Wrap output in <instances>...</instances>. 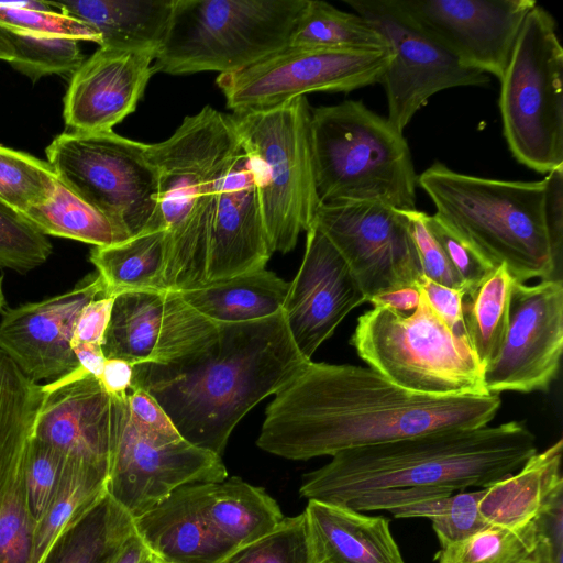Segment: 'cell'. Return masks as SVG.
<instances>
[{"label":"cell","instance_id":"obj_37","mask_svg":"<svg viewBox=\"0 0 563 563\" xmlns=\"http://www.w3.org/2000/svg\"><path fill=\"white\" fill-rule=\"evenodd\" d=\"M59 181L48 162L0 145V202L25 213L47 201Z\"/></svg>","mask_w":563,"mask_h":563},{"label":"cell","instance_id":"obj_45","mask_svg":"<svg viewBox=\"0 0 563 563\" xmlns=\"http://www.w3.org/2000/svg\"><path fill=\"white\" fill-rule=\"evenodd\" d=\"M409 221L411 234L418 251L422 275L430 280L453 289H463L466 286L460 275L450 264L442 247L429 231L423 211L417 209L406 211Z\"/></svg>","mask_w":563,"mask_h":563},{"label":"cell","instance_id":"obj_31","mask_svg":"<svg viewBox=\"0 0 563 563\" xmlns=\"http://www.w3.org/2000/svg\"><path fill=\"white\" fill-rule=\"evenodd\" d=\"M108 495V471L67 457L57 488L36 525L29 563H46L58 541Z\"/></svg>","mask_w":563,"mask_h":563},{"label":"cell","instance_id":"obj_8","mask_svg":"<svg viewBox=\"0 0 563 563\" xmlns=\"http://www.w3.org/2000/svg\"><path fill=\"white\" fill-rule=\"evenodd\" d=\"M308 0H175L154 71L234 73L289 44Z\"/></svg>","mask_w":563,"mask_h":563},{"label":"cell","instance_id":"obj_35","mask_svg":"<svg viewBox=\"0 0 563 563\" xmlns=\"http://www.w3.org/2000/svg\"><path fill=\"white\" fill-rule=\"evenodd\" d=\"M44 235L109 246L128 240L100 211L60 180L51 198L22 214Z\"/></svg>","mask_w":563,"mask_h":563},{"label":"cell","instance_id":"obj_11","mask_svg":"<svg viewBox=\"0 0 563 563\" xmlns=\"http://www.w3.org/2000/svg\"><path fill=\"white\" fill-rule=\"evenodd\" d=\"M499 80L504 135L514 157L541 174L563 168V48L542 7L527 14Z\"/></svg>","mask_w":563,"mask_h":563},{"label":"cell","instance_id":"obj_5","mask_svg":"<svg viewBox=\"0 0 563 563\" xmlns=\"http://www.w3.org/2000/svg\"><path fill=\"white\" fill-rule=\"evenodd\" d=\"M240 147L233 117L210 106L187 115L165 141L146 144L158 174L156 222L167 235V289L207 283L214 207Z\"/></svg>","mask_w":563,"mask_h":563},{"label":"cell","instance_id":"obj_18","mask_svg":"<svg viewBox=\"0 0 563 563\" xmlns=\"http://www.w3.org/2000/svg\"><path fill=\"white\" fill-rule=\"evenodd\" d=\"M216 329L177 291H126L114 297L102 351L133 366L168 364L200 350Z\"/></svg>","mask_w":563,"mask_h":563},{"label":"cell","instance_id":"obj_54","mask_svg":"<svg viewBox=\"0 0 563 563\" xmlns=\"http://www.w3.org/2000/svg\"><path fill=\"white\" fill-rule=\"evenodd\" d=\"M13 58V48L7 38L4 31L0 27V59L10 62Z\"/></svg>","mask_w":563,"mask_h":563},{"label":"cell","instance_id":"obj_34","mask_svg":"<svg viewBox=\"0 0 563 563\" xmlns=\"http://www.w3.org/2000/svg\"><path fill=\"white\" fill-rule=\"evenodd\" d=\"M288 46L351 52L389 49L384 36L363 16L319 0H308Z\"/></svg>","mask_w":563,"mask_h":563},{"label":"cell","instance_id":"obj_21","mask_svg":"<svg viewBox=\"0 0 563 563\" xmlns=\"http://www.w3.org/2000/svg\"><path fill=\"white\" fill-rule=\"evenodd\" d=\"M301 265L283 305L289 334L308 361L343 319L366 302L346 262L313 223Z\"/></svg>","mask_w":563,"mask_h":563},{"label":"cell","instance_id":"obj_27","mask_svg":"<svg viewBox=\"0 0 563 563\" xmlns=\"http://www.w3.org/2000/svg\"><path fill=\"white\" fill-rule=\"evenodd\" d=\"M48 3L87 24L98 34L99 46L157 53L166 36L175 0H62Z\"/></svg>","mask_w":563,"mask_h":563},{"label":"cell","instance_id":"obj_46","mask_svg":"<svg viewBox=\"0 0 563 563\" xmlns=\"http://www.w3.org/2000/svg\"><path fill=\"white\" fill-rule=\"evenodd\" d=\"M426 224L442 247L452 267L466 286V291L477 286L494 269L461 242L435 214H424ZM465 291V292H466Z\"/></svg>","mask_w":563,"mask_h":563},{"label":"cell","instance_id":"obj_48","mask_svg":"<svg viewBox=\"0 0 563 563\" xmlns=\"http://www.w3.org/2000/svg\"><path fill=\"white\" fill-rule=\"evenodd\" d=\"M416 286L424 295L434 313L450 330L457 338L468 342L462 312V300L465 290L448 288L424 276L420 277Z\"/></svg>","mask_w":563,"mask_h":563},{"label":"cell","instance_id":"obj_29","mask_svg":"<svg viewBox=\"0 0 563 563\" xmlns=\"http://www.w3.org/2000/svg\"><path fill=\"white\" fill-rule=\"evenodd\" d=\"M46 395V385L26 377L0 350V495L24 479L29 449Z\"/></svg>","mask_w":563,"mask_h":563},{"label":"cell","instance_id":"obj_7","mask_svg":"<svg viewBox=\"0 0 563 563\" xmlns=\"http://www.w3.org/2000/svg\"><path fill=\"white\" fill-rule=\"evenodd\" d=\"M284 518L263 487L232 476L185 484L134 522L148 550L164 563H221Z\"/></svg>","mask_w":563,"mask_h":563},{"label":"cell","instance_id":"obj_10","mask_svg":"<svg viewBox=\"0 0 563 563\" xmlns=\"http://www.w3.org/2000/svg\"><path fill=\"white\" fill-rule=\"evenodd\" d=\"M306 97L234 113L233 120L258 180L262 214L272 254L288 253L313 224L317 195Z\"/></svg>","mask_w":563,"mask_h":563},{"label":"cell","instance_id":"obj_43","mask_svg":"<svg viewBox=\"0 0 563 563\" xmlns=\"http://www.w3.org/2000/svg\"><path fill=\"white\" fill-rule=\"evenodd\" d=\"M67 456L33 439L24 470L25 487L35 527L47 510L60 479Z\"/></svg>","mask_w":563,"mask_h":563},{"label":"cell","instance_id":"obj_41","mask_svg":"<svg viewBox=\"0 0 563 563\" xmlns=\"http://www.w3.org/2000/svg\"><path fill=\"white\" fill-rule=\"evenodd\" d=\"M52 252L46 235L0 202V268L26 273L44 264Z\"/></svg>","mask_w":563,"mask_h":563},{"label":"cell","instance_id":"obj_24","mask_svg":"<svg viewBox=\"0 0 563 563\" xmlns=\"http://www.w3.org/2000/svg\"><path fill=\"white\" fill-rule=\"evenodd\" d=\"M271 255L257 172L241 144L218 194L209 235L206 284L265 268Z\"/></svg>","mask_w":563,"mask_h":563},{"label":"cell","instance_id":"obj_30","mask_svg":"<svg viewBox=\"0 0 563 563\" xmlns=\"http://www.w3.org/2000/svg\"><path fill=\"white\" fill-rule=\"evenodd\" d=\"M289 283L266 268L177 291L213 323H241L282 311Z\"/></svg>","mask_w":563,"mask_h":563},{"label":"cell","instance_id":"obj_1","mask_svg":"<svg viewBox=\"0 0 563 563\" xmlns=\"http://www.w3.org/2000/svg\"><path fill=\"white\" fill-rule=\"evenodd\" d=\"M500 406L499 395H417L368 366L311 360L275 394L256 444L305 461L431 431L486 427Z\"/></svg>","mask_w":563,"mask_h":563},{"label":"cell","instance_id":"obj_3","mask_svg":"<svg viewBox=\"0 0 563 563\" xmlns=\"http://www.w3.org/2000/svg\"><path fill=\"white\" fill-rule=\"evenodd\" d=\"M307 362L280 311L256 321L217 323L200 350L168 364L134 365L131 386L158 401L183 439L221 456L240 420Z\"/></svg>","mask_w":563,"mask_h":563},{"label":"cell","instance_id":"obj_44","mask_svg":"<svg viewBox=\"0 0 563 563\" xmlns=\"http://www.w3.org/2000/svg\"><path fill=\"white\" fill-rule=\"evenodd\" d=\"M483 495L484 488H481L446 497L441 512L431 519L441 548L460 542L489 525L479 512Z\"/></svg>","mask_w":563,"mask_h":563},{"label":"cell","instance_id":"obj_4","mask_svg":"<svg viewBox=\"0 0 563 563\" xmlns=\"http://www.w3.org/2000/svg\"><path fill=\"white\" fill-rule=\"evenodd\" d=\"M441 222L493 269L515 282L549 279L563 244V168L539 181L492 179L434 163L418 176Z\"/></svg>","mask_w":563,"mask_h":563},{"label":"cell","instance_id":"obj_36","mask_svg":"<svg viewBox=\"0 0 563 563\" xmlns=\"http://www.w3.org/2000/svg\"><path fill=\"white\" fill-rule=\"evenodd\" d=\"M135 532L134 518L108 493L75 528L57 563H107Z\"/></svg>","mask_w":563,"mask_h":563},{"label":"cell","instance_id":"obj_32","mask_svg":"<svg viewBox=\"0 0 563 563\" xmlns=\"http://www.w3.org/2000/svg\"><path fill=\"white\" fill-rule=\"evenodd\" d=\"M90 263L103 284V296L126 291L169 290L166 285L167 235L150 229L121 243L93 246Z\"/></svg>","mask_w":563,"mask_h":563},{"label":"cell","instance_id":"obj_40","mask_svg":"<svg viewBox=\"0 0 563 563\" xmlns=\"http://www.w3.org/2000/svg\"><path fill=\"white\" fill-rule=\"evenodd\" d=\"M221 563H313L305 514L284 518L269 533L239 548Z\"/></svg>","mask_w":563,"mask_h":563},{"label":"cell","instance_id":"obj_28","mask_svg":"<svg viewBox=\"0 0 563 563\" xmlns=\"http://www.w3.org/2000/svg\"><path fill=\"white\" fill-rule=\"evenodd\" d=\"M563 439L536 452L515 473L484 488L479 512L489 525L518 527L563 493Z\"/></svg>","mask_w":563,"mask_h":563},{"label":"cell","instance_id":"obj_19","mask_svg":"<svg viewBox=\"0 0 563 563\" xmlns=\"http://www.w3.org/2000/svg\"><path fill=\"white\" fill-rule=\"evenodd\" d=\"M464 66L500 79L533 0H397Z\"/></svg>","mask_w":563,"mask_h":563},{"label":"cell","instance_id":"obj_12","mask_svg":"<svg viewBox=\"0 0 563 563\" xmlns=\"http://www.w3.org/2000/svg\"><path fill=\"white\" fill-rule=\"evenodd\" d=\"M46 156L59 180L126 239L159 229L158 174L146 144L113 131H70L53 139Z\"/></svg>","mask_w":563,"mask_h":563},{"label":"cell","instance_id":"obj_15","mask_svg":"<svg viewBox=\"0 0 563 563\" xmlns=\"http://www.w3.org/2000/svg\"><path fill=\"white\" fill-rule=\"evenodd\" d=\"M313 223L342 255L366 302L415 287L423 276L405 210L376 201L329 202L319 206Z\"/></svg>","mask_w":563,"mask_h":563},{"label":"cell","instance_id":"obj_49","mask_svg":"<svg viewBox=\"0 0 563 563\" xmlns=\"http://www.w3.org/2000/svg\"><path fill=\"white\" fill-rule=\"evenodd\" d=\"M114 297H99L87 303L75 325L70 345L95 344L102 346L109 325Z\"/></svg>","mask_w":563,"mask_h":563},{"label":"cell","instance_id":"obj_39","mask_svg":"<svg viewBox=\"0 0 563 563\" xmlns=\"http://www.w3.org/2000/svg\"><path fill=\"white\" fill-rule=\"evenodd\" d=\"M0 27L14 33L56 35L100 44L87 24L65 14L48 1H0Z\"/></svg>","mask_w":563,"mask_h":563},{"label":"cell","instance_id":"obj_56","mask_svg":"<svg viewBox=\"0 0 563 563\" xmlns=\"http://www.w3.org/2000/svg\"><path fill=\"white\" fill-rule=\"evenodd\" d=\"M144 563H164V562L152 553V555Z\"/></svg>","mask_w":563,"mask_h":563},{"label":"cell","instance_id":"obj_6","mask_svg":"<svg viewBox=\"0 0 563 563\" xmlns=\"http://www.w3.org/2000/svg\"><path fill=\"white\" fill-rule=\"evenodd\" d=\"M310 135L320 205L376 201L416 209L418 176L404 133L363 101L311 109Z\"/></svg>","mask_w":563,"mask_h":563},{"label":"cell","instance_id":"obj_42","mask_svg":"<svg viewBox=\"0 0 563 563\" xmlns=\"http://www.w3.org/2000/svg\"><path fill=\"white\" fill-rule=\"evenodd\" d=\"M34 531L23 479L0 495V563H29Z\"/></svg>","mask_w":563,"mask_h":563},{"label":"cell","instance_id":"obj_53","mask_svg":"<svg viewBox=\"0 0 563 563\" xmlns=\"http://www.w3.org/2000/svg\"><path fill=\"white\" fill-rule=\"evenodd\" d=\"M152 552L141 537L135 532L124 544L108 560L107 563H144Z\"/></svg>","mask_w":563,"mask_h":563},{"label":"cell","instance_id":"obj_16","mask_svg":"<svg viewBox=\"0 0 563 563\" xmlns=\"http://www.w3.org/2000/svg\"><path fill=\"white\" fill-rule=\"evenodd\" d=\"M228 477L221 456L179 438L164 439L137 429L123 399L109 470L108 493L135 519L176 488Z\"/></svg>","mask_w":563,"mask_h":563},{"label":"cell","instance_id":"obj_33","mask_svg":"<svg viewBox=\"0 0 563 563\" xmlns=\"http://www.w3.org/2000/svg\"><path fill=\"white\" fill-rule=\"evenodd\" d=\"M512 283L507 267L500 265L462 300L467 341L484 369L497 357L506 338Z\"/></svg>","mask_w":563,"mask_h":563},{"label":"cell","instance_id":"obj_20","mask_svg":"<svg viewBox=\"0 0 563 563\" xmlns=\"http://www.w3.org/2000/svg\"><path fill=\"white\" fill-rule=\"evenodd\" d=\"M103 291L96 273L71 290L7 309L0 321V350L35 383L70 374L79 367L70 345L76 321L82 308Z\"/></svg>","mask_w":563,"mask_h":563},{"label":"cell","instance_id":"obj_25","mask_svg":"<svg viewBox=\"0 0 563 563\" xmlns=\"http://www.w3.org/2000/svg\"><path fill=\"white\" fill-rule=\"evenodd\" d=\"M563 493L531 521L518 527L488 525L473 536L441 548L438 563H562Z\"/></svg>","mask_w":563,"mask_h":563},{"label":"cell","instance_id":"obj_14","mask_svg":"<svg viewBox=\"0 0 563 563\" xmlns=\"http://www.w3.org/2000/svg\"><path fill=\"white\" fill-rule=\"evenodd\" d=\"M386 40L391 58L380 84L384 86L387 121L399 132L416 112L439 91L485 86L487 74L464 66L428 35L401 9L397 0H345Z\"/></svg>","mask_w":563,"mask_h":563},{"label":"cell","instance_id":"obj_2","mask_svg":"<svg viewBox=\"0 0 563 563\" xmlns=\"http://www.w3.org/2000/svg\"><path fill=\"white\" fill-rule=\"evenodd\" d=\"M536 452V437L521 421L431 431L338 452L305 474L299 492L308 500L361 512H391L456 490L486 488Z\"/></svg>","mask_w":563,"mask_h":563},{"label":"cell","instance_id":"obj_50","mask_svg":"<svg viewBox=\"0 0 563 563\" xmlns=\"http://www.w3.org/2000/svg\"><path fill=\"white\" fill-rule=\"evenodd\" d=\"M133 379V365L120 358H107L99 382L112 397L126 396Z\"/></svg>","mask_w":563,"mask_h":563},{"label":"cell","instance_id":"obj_51","mask_svg":"<svg viewBox=\"0 0 563 563\" xmlns=\"http://www.w3.org/2000/svg\"><path fill=\"white\" fill-rule=\"evenodd\" d=\"M420 300V290L417 286L389 290L374 296L367 302L374 308H388L401 313L413 311Z\"/></svg>","mask_w":563,"mask_h":563},{"label":"cell","instance_id":"obj_52","mask_svg":"<svg viewBox=\"0 0 563 563\" xmlns=\"http://www.w3.org/2000/svg\"><path fill=\"white\" fill-rule=\"evenodd\" d=\"M71 349L76 355L79 367L87 374L99 379L107 360L102 346L81 343L73 345Z\"/></svg>","mask_w":563,"mask_h":563},{"label":"cell","instance_id":"obj_17","mask_svg":"<svg viewBox=\"0 0 563 563\" xmlns=\"http://www.w3.org/2000/svg\"><path fill=\"white\" fill-rule=\"evenodd\" d=\"M562 351V279L534 285L514 280L506 338L484 369L488 394L548 391L558 377Z\"/></svg>","mask_w":563,"mask_h":563},{"label":"cell","instance_id":"obj_9","mask_svg":"<svg viewBox=\"0 0 563 563\" xmlns=\"http://www.w3.org/2000/svg\"><path fill=\"white\" fill-rule=\"evenodd\" d=\"M350 344L368 367L409 393L429 397L490 395L484 368L468 342L434 313L421 290L419 303L409 314L374 307L365 311L357 318Z\"/></svg>","mask_w":563,"mask_h":563},{"label":"cell","instance_id":"obj_38","mask_svg":"<svg viewBox=\"0 0 563 563\" xmlns=\"http://www.w3.org/2000/svg\"><path fill=\"white\" fill-rule=\"evenodd\" d=\"M3 31L13 48L9 64L33 82L48 75L74 74L84 63L79 41L75 38Z\"/></svg>","mask_w":563,"mask_h":563},{"label":"cell","instance_id":"obj_13","mask_svg":"<svg viewBox=\"0 0 563 563\" xmlns=\"http://www.w3.org/2000/svg\"><path fill=\"white\" fill-rule=\"evenodd\" d=\"M390 49L351 52L287 46L216 82L233 113L271 108L316 91L350 92L380 82Z\"/></svg>","mask_w":563,"mask_h":563},{"label":"cell","instance_id":"obj_22","mask_svg":"<svg viewBox=\"0 0 563 563\" xmlns=\"http://www.w3.org/2000/svg\"><path fill=\"white\" fill-rule=\"evenodd\" d=\"M45 385L34 438L69 459L108 471L126 396H110L98 378L80 367Z\"/></svg>","mask_w":563,"mask_h":563},{"label":"cell","instance_id":"obj_47","mask_svg":"<svg viewBox=\"0 0 563 563\" xmlns=\"http://www.w3.org/2000/svg\"><path fill=\"white\" fill-rule=\"evenodd\" d=\"M126 410L131 421L141 431L170 440L181 438L166 411L144 389L130 387L126 394Z\"/></svg>","mask_w":563,"mask_h":563},{"label":"cell","instance_id":"obj_55","mask_svg":"<svg viewBox=\"0 0 563 563\" xmlns=\"http://www.w3.org/2000/svg\"><path fill=\"white\" fill-rule=\"evenodd\" d=\"M5 305V297L3 291V278L0 276V313L3 310V307Z\"/></svg>","mask_w":563,"mask_h":563},{"label":"cell","instance_id":"obj_23","mask_svg":"<svg viewBox=\"0 0 563 563\" xmlns=\"http://www.w3.org/2000/svg\"><path fill=\"white\" fill-rule=\"evenodd\" d=\"M156 52L107 46L73 74L64 99L66 126L75 132H110L134 112L155 73Z\"/></svg>","mask_w":563,"mask_h":563},{"label":"cell","instance_id":"obj_26","mask_svg":"<svg viewBox=\"0 0 563 563\" xmlns=\"http://www.w3.org/2000/svg\"><path fill=\"white\" fill-rule=\"evenodd\" d=\"M303 514L313 563H406L384 516L317 500Z\"/></svg>","mask_w":563,"mask_h":563}]
</instances>
